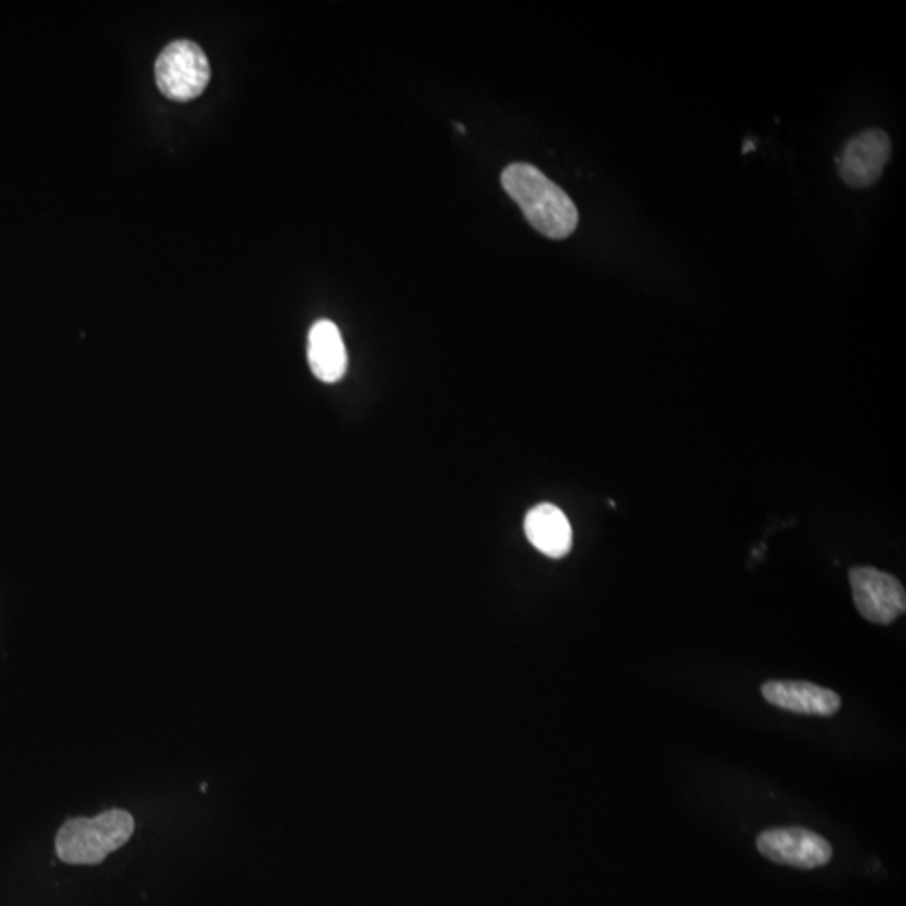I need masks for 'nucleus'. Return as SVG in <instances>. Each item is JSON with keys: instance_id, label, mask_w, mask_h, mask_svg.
<instances>
[{"instance_id": "1", "label": "nucleus", "mask_w": 906, "mask_h": 906, "mask_svg": "<svg viewBox=\"0 0 906 906\" xmlns=\"http://www.w3.org/2000/svg\"><path fill=\"white\" fill-rule=\"evenodd\" d=\"M500 182L539 234L552 240L573 235L579 222L576 205L539 168L529 163H512L502 172Z\"/></svg>"}, {"instance_id": "2", "label": "nucleus", "mask_w": 906, "mask_h": 906, "mask_svg": "<svg viewBox=\"0 0 906 906\" xmlns=\"http://www.w3.org/2000/svg\"><path fill=\"white\" fill-rule=\"evenodd\" d=\"M133 831L135 819L121 809H111L96 818L71 819L59 829L56 853L69 865H98L128 843Z\"/></svg>"}, {"instance_id": "3", "label": "nucleus", "mask_w": 906, "mask_h": 906, "mask_svg": "<svg viewBox=\"0 0 906 906\" xmlns=\"http://www.w3.org/2000/svg\"><path fill=\"white\" fill-rule=\"evenodd\" d=\"M158 88L173 101H190L204 93L210 81L209 59L192 41L172 42L155 64Z\"/></svg>"}, {"instance_id": "4", "label": "nucleus", "mask_w": 906, "mask_h": 906, "mask_svg": "<svg viewBox=\"0 0 906 906\" xmlns=\"http://www.w3.org/2000/svg\"><path fill=\"white\" fill-rule=\"evenodd\" d=\"M856 610L876 625H891L906 610L905 588L900 581L880 569L860 566L849 571Z\"/></svg>"}, {"instance_id": "5", "label": "nucleus", "mask_w": 906, "mask_h": 906, "mask_svg": "<svg viewBox=\"0 0 906 906\" xmlns=\"http://www.w3.org/2000/svg\"><path fill=\"white\" fill-rule=\"evenodd\" d=\"M757 849L772 863L797 870L821 868L833 858L828 839L806 828L767 829L759 834Z\"/></svg>"}, {"instance_id": "6", "label": "nucleus", "mask_w": 906, "mask_h": 906, "mask_svg": "<svg viewBox=\"0 0 906 906\" xmlns=\"http://www.w3.org/2000/svg\"><path fill=\"white\" fill-rule=\"evenodd\" d=\"M890 155V136L885 131L878 128L863 131L860 135L853 136L844 145L841 157L836 158L839 175L849 187H871L883 175Z\"/></svg>"}, {"instance_id": "7", "label": "nucleus", "mask_w": 906, "mask_h": 906, "mask_svg": "<svg viewBox=\"0 0 906 906\" xmlns=\"http://www.w3.org/2000/svg\"><path fill=\"white\" fill-rule=\"evenodd\" d=\"M761 692L771 705L794 714L831 717L841 709L838 693L816 683L771 680L762 685Z\"/></svg>"}, {"instance_id": "8", "label": "nucleus", "mask_w": 906, "mask_h": 906, "mask_svg": "<svg viewBox=\"0 0 906 906\" xmlns=\"http://www.w3.org/2000/svg\"><path fill=\"white\" fill-rule=\"evenodd\" d=\"M524 532L532 546L547 558H564L573 546V527L554 504L532 507L524 521Z\"/></svg>"}, {"instance_id": "9", "label": "nucleus", "mask_w": 906, "mask_h": 906, "mask_svg": "<svg viewBox=\"0 0 906 906\" xmlns=\"http://www.w3.org/2000/svg\"><path fill=\"white\" fill-rule=\"evenodd\" d=\"M308 360L311 371L324 383H336L348 370V353L338 326L321 319L309 331Z\"/></svg>"}, {"instance_id": "10", "label": "nucleus", "mask_w": 906, "mask_h": 906, "mask_svg": "<svg viewBox=\"0 0 906 906\" xmlns=\"http://www.w3.org/2000/svg\"><path fill=\"white\" fill-rule=\"evenodd\" d=\"M754 148H755L754 143H752V141H747V143H745V145H744V150H742V151H744V153H747V151L754 150Z\"/></svg>"}]
</instances>
